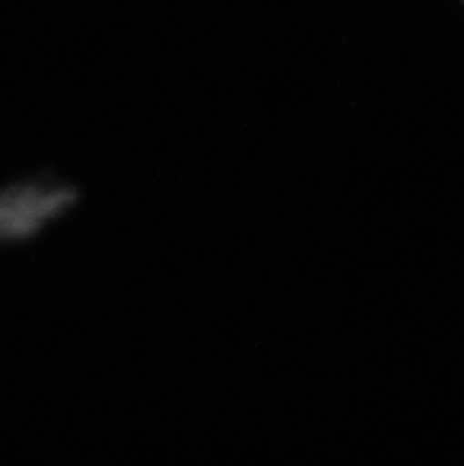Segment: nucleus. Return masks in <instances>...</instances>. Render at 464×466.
Returning <instances> with one entry per match:
<instances>
[{
	"label": "nucleus",
	"instance_id": "obj_1",
	"mask_svg": "<svg viewBox=\"0 0 464 466\" xmlns=\"http://www.w3.org/2000/svg\"><path fill=\"white\" fill-rule=\"evenodd\" d=\"M76 203V192L48 183H20L0 189V245L35 238Z\"/></svg>",
	"mask_w": 464,
	"mask_h": 466
}]
</instances>
